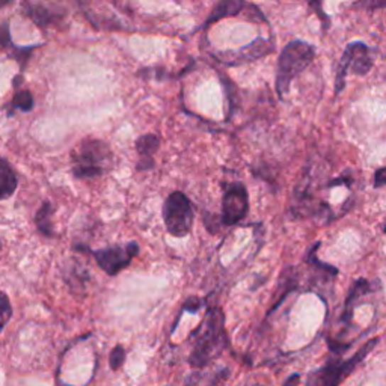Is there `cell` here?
<instances>
[{
  "label": "cell",
  "mask_w": 386,
  "mask_h": 386,
  "mask_svg": "<svg viewBox=\"0 0 386 386\" xmlns=\"http://www.w3.org/2000/svg\"><path fill=\"white\" fill-rule=\"evenodd\" d=\"M190 338H193V347L189 355V364L192 368L202 370L229 347L222 308L209 307L204 321L193 331Z\"/></svg>",
  "instance_id": "obj_1"
},
{
  "label": "cell",
  "mask_w": 386,
  "mask_h": 386,
  "mask_svg": "<svg viewBox=\"0 0 386 386\" xmlns=\"http://www.w3.org/2000/svg\"><path fill=\"white\" fill-rule=\"evenodd\" d=\"M308 5L311 6V9L316 12L317 17L320 18V21L323 23V29H328L331 26V20L329 17L324 14L323 11V0H307Z\"/></svg>",
  "instance_id": "obj_23"
},
{
  "label": "cell",
  "mask_w": 386,
  "mask_h": 386,
  "mask_svg": "<svg viewBox=\"0 0 386 386\" xmlns=\"http://www.w3.org/2000/svg\"><path fill=\"white\" fill-rule=\"evenodd\" d=\"M300 382V374L299 373H293L290 374V376L287 377V380L284 382L282 386H297Z\"/></svg>",
  "instance_id": "obj_26"
},
{
  "label": "cell",
  "mask_w": 386,
  "mask_h": 386,
  "mask_svg": "<svg viewBox=\"0 0 386 386\" xmlns=\"http://www.w3.org/2000/svg\"><path fill=\"white\" fill-rule=\"evenodd\" d=\"M36 226H38L40 233L45 237H55V229H53V207L52 204L45 201L40 210L36 211L35 216Z\"/></svg>",
  "instance_id": "obj_17"
},
{
  "label": "cell",
  "mask_w": 386,
  "mask_h": 386,
  "mask_svg": "<svg viewBox=\"0 0 386 386\" xmlns=\"http://www.w3.org/2000/svg\"><path fill=\"white\" fill-rule=\"evenodd\" d=\"M249 213V193L241 181L229 183L224 189L221 224L225 226L237 225Z\"/></svg>",
  "instance_id": "obj_8"
},
{
  "label": "cell",
  "mask_w": 386,
  "mask_h": 386,
  "mask_svg": "<svg viewBox=\"0 0 386 386\" xmlns=\"http://www.w3.org/2000/svg\"><path fill=\"white\" fill-rule=\"evenodd\" d=\"M380 343V336L371 338L365 344H362L350 358L344 359L341 355H333L326 359L324 364L312 370L305 382V386H340L359 364L373 352Z\"/></svg>",
  "instance_id": "obj_2"
},
{
  "label": "cell",
  "mask_w": 386,
  "mask_h": 386,
  "mask_svg": "<svg viewBox=\"0 0 386 386\" xmlns=\"http://www.w3.org/2000/svg\"><path fill=\"white\" fill-rule=\"evenodd\" d=\"M112 162L111 147L100 139H84L71 151V172L77 180L101 177L111 169Z\"/></svg>",
  "instance_id": "obj_3"
},
{
  "label": "cell",
  "mask_w": 386,
  "mask_h": 386,
  "mask_svg": "<svg viewBox=\"0 0 386 386\" xmlns=\"http://www.w3.org/2000/svg\"><path fill=\"white\" fill-rule=\"evenodd\" d=\"M377 288H380V285H374L371 281L364 280V277H359V280H356L353 282V285L350 287V290H348V294L346 297V304H344L341 317H340V323L343 326H346V328H348V326L352 324V320H353L355 304L358 302V299L360 296H364V294L376 292Z\"/></svg>",
  "instance_id": "obj_10"
},
{
  "label": "cell",
  "mask_w": 386,
  "mask_h": 386,
  "mask_svg": "<svg viewBox=\"0 0 386 386\" xmlns=\"http://www.w3.org/2000/svg\"><path fill=\"white\" fill-rule=\"evenodd\" d=\"M11 316H12V308H11L9 297L5 293L0 292V332L4 331Z\"/></svg>",
  "instance_id": "obj_21"
},
{
  "label": "cell",
  "mask_w": 386,
  "mask_h": 386,
  "mask_svg": "<svg viewBox=\"0 0 386 386\" xmlns=\"http://www.w3.org/2000/svg\"><path fill=\"white\" fill-rule=\"evenodd\" d=\"M229 374H231V371H229L228 367H219L207 379L204 377L202 373H193L187 379L186 386H224Z\"/></svg>",
  "instance_id": "obj_16"
},
{
  "label": "cell",
  "mask_w": 386,
  "mask_h": 386,
  "mask_svg": "<svg viewBox=\"0 0 386 386\" xmlns=\"http://www.w3.org/2000/svg\"><path fill=\"white\" fill-rule=\"evenodd\" d=\"M374 65V50L367 44L353 41L347 44L346 50L338 62L335 77V95L340 94L346 87V77L348 72L356 76H365Z\"/></svg>",
  "instance_id": "obj_6"
},
{
  "label": "cell",
  "mask_w": 386,
  "mask_h": 386,
  "mask_svg": "<svg viewBox=\"0 0 386 386\" xmlns=\"http://www.w3.org/2000/svg\"><path fill=\"white\" fill-rule=\"evenodd\" d=\"M11 2V0H0V8H2V6H5L6 4H9Z\"/></svg>",
  "instance_id": "obj_27"
},
{
  "label": "cell",
  "mask_w": 386,
  "mask_h": 386,
  "mask_svg": "<svg viewBox=\"0 0 386 386\" xmlns=\"http://www.w3.org/2000/svg\"><path fill=\"white\" fill-rule=\"evenodd\" d=\"M0 248H2V243H0Z\"/></svg>",
  "instance_id": "obj_28"
},
{
  "label": "cell",
  "mask_w": 386,
  "mask_h": 386,
  "mask_svg": "<svg viewBox=\"0 0 386 386\" xmlns=\"http://www.w3.org/2000/svg\"><path fill=\"white\" fill-rule=\"evenodd\" d=\"M245 6H246L245 0H219V4L213 8L209 18L204 21L201 28L207 29L209 26H211L213 23L219 21L225 17H236L240 14L241 11H243Z\"/></svg>",
  "instance_id": "obj_13"
},
{
  "label": "cell",
  "mask_w": 386,
  "mask_h": 386,
  "mask_svg": "<svg viewBox=\"0 0 386 386\" xmlns=\"http://www.w3.org/2000/svg\"><path fill=\"white\" fill-rule=\"evenodd\" d=\"M23 11L24 14H26L36 24V26H40L43 29L53 26V24L59 23L60 18H62V14H60V12H56L44 5H33L26 2L23 6Z\"/></svg>",
  "instance_id": "obj_12"
},
{
  "label": "cell",
  "mask_w": 386,
  "mask_h": 386,
  "mask_svg": "<svg viewBox=\"0 0 386 386\" xmlns=\"http://www.w3.org/2000/svg\"><path fill=\"white\" fill-rule=\"evenodd\" d=\"M160 147V138L157 135H143L136 140V151L140 155L138 171H151L154 167V154Z\"/></svg>",
  "instance_id": "obj_11"
},
{
  "label": "cell",
  "mask_w": 386,
  "mask_h": 386,
  "mask_svg": "<svg viewBox=\"0 0 386 386\" xmlns=\"http://www.w3.org/2000/svg\"><path fill=\"white\" fill-rule=\"evenodd\" d=\"M0 45H2L5 50H8V53L14 57L17 62L20 64L21 70L26 67L28 59L31 57V53L33 52L35 47H17L14 45L11 40V33H9V23L5 21L2 23V26H0Z\"/></svg>",
  "instance_id": "obj_14"
},
{
  "label": "cell",
  "mask_w": 386,
  "mask_h": 386,
  "mask_svg": "<svg viewBox=\"0 0 386 386\" xmlns=\"http://www.w3.org/2000/svg\"><path fill=\"white\" fill-rule=\"evenodd\" d=\"M273 52H275L273 40H264L261 38V36H258V38H255V41L241 47L237 52H221V53H216L214 57L219 60L221 64L234 67L245 62H252V60H257Z\"/></svg>",
  "instance_id": "obj_9"
},
{
  "label": "cell",
  "mask_w": 386,
  "mask_h": 386,
  "mask_svg": "<svg viewBox=\"0 0 386 386\" xmlns=\"http://www.w3.org/2000/svg\"><path fill=\"white\" fill-rule=\"evenodd\" d=\"M222 82H224V88H225V92H226V99H228V107H229V116H231L236 111V87L231 79L228 77H222Z\"/></svg>",
  "instance_id": "obj_22"
},
{
  "label": "cell",
  "mask_w": 386,
  "mask_h": 386,
  "mask_svg": "<svg viewBox=\"0 0 386 386\" xmlns=\"http://www.w3.org/2000/svg\"><path fill=\"white\" fill-rule=\"evenodd\" d=\"M193 219H195V211L186 193L180 190L169 193L163 204L166 231L174 237H186L192 231Z\"/></svg>",
  "instance_id": "obj_5"
},
{
  "label": "cell",
  "mask_w": 386,
  "mask_h": 386,
  "mask_svg": "<svg viewBox=\"0 0 386 386\" xmlns=\"http://www.w3.org/2000/svg\"><path fill=\"white\" fill-rule=\"evenodd\" d=\"M202 304H204V302H202L199 297H197V296H190V297H187V299L183 302V305H181V311H180L178 317H177V320H175V324H174V328H172V332L177 329L178 319H180L181 316H183L184 312L195 314V312H198V311L202 308Z\"/></svg>",
  "instance_id": "obj_19"
},
{
  "label": "cell",
  "mask_w": 386,
  "mask_h": 386,
  "mask_svg": "<svg viewBox=\"0 0 386 386\" xmlns=\"http://www.w3.org/2000/svg\"><path fill=\"white\" fill-rule=\"evenodd\" d=\"M386 183V175H385V167H379L376 174H374V187L380 189Z\"/></svg>",
  "instance_id": "obj_25"
},
{
  "label": "cell",
  "mask_w": 386,
  "mask_h": 386,
  "mask_svg": "<svg viewBox=\"0 0 386 386\" xmlns=\"http://www.w3.org/2000/svg\"><path fill=\"white\" fill-rule=\"evenodd\" d=\"M314 57H316V47L307 41H290L282 48L280 59H277L275 79L276 92L280 99H284V95L292 87V82L311 65Z\"/></svg>",
  "instance_id": "obj_4"
},
{
  "label": "cell",
  "mask_w": 386,
  "mask_h": 386,
  "mask_svg": "<svg viewBox=\"0 0 386 386\" xmlns=\"http://www.w3.org/2000/svg\"><path fill=\"white\" fill-rule=\"evenodd\" d=\"M33 109V96L31 91H18L16 92L14 99L8 104V115L14 114V111H21V112H29Z\"/></svg>",
  "instance_id": "obj_18"
},
{
  "label": "cell",
  "mask_w": 386,
  "mask_h": 386,
  "mask_svg": "<svg viewBox=\"0 0 386 386\" xmlns=\"http://www.w3.org/2000/svg\"><path fill=\"white\" fill-rule=\"evenodd\" d=\"M124 362H126V348L121 344H116L112 348L111 356H109V364H111V368L114 371H118L119 368H123Z\"/></svg>",
  "instance_id": "obj_20"
},
{
  "label": "cell",
  "mask_w": 386,
  "mask_h": 386,
  "mask_svg": "<svg viewBox=\"0 0 386 386\" xmlns=\"http://www.w3.org/2000/svg\"><path fill=\"white\" fill-rule=\"evenodd\" d=\"M386 5V0H356L355 6L365 9V11H377L383 9Z\"/></svg>",
  "instance_id": "obj_24"
},
{
  "label": "cell",
  "mask_w": 386,
  "mask_h": 386,
  "mask_svg": "<svg viewBox=\"0 0 386 386\" xmlns=\"http://www.w3.org/2000/svg\"><path fill=\"white\" fill-rule=\"evenodd\" d=\"M17 175L12 166L0 157V201L8 199L11 195H14L17 189Z\"/></svg>",
  "instance_id": "obj_15"
},
{
  "label": "cell",
  "mask_w": 386,
  "mask_h": 386,
  "mask_svg": "<svg viewBox=\"0 0 386 386\" xmlns=\"http://www.w3.org/2000/svg\"><path fill=\"white\" fill-rule=\"evenodd\" d=\"M76 250L91 253L106 275L116 276L127 269L131 261L139 255L140 248L136 241H128L126 245H111L96 250H91L87 246H76Z\"/></svg>",
  "instance_id": "obj_7"
}]
</instances>
